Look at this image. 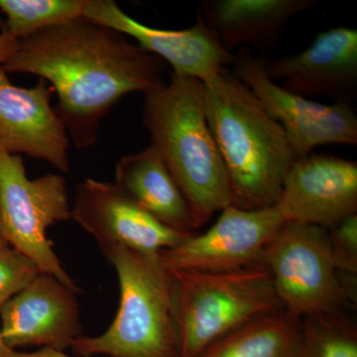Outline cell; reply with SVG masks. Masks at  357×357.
<instances>
[{
    "instance_id": "52a82bcc",
    "label": "cell",
    "mask_w": 357,
    "mask_h": 357,
    "mask_svg": "<svg viewBox=\"0 0 357 357\" xmlns=\"http://www.w3.org/2000/svg\"><path fill=\"white\" fill-rule=\"evenodd\" d=\"M284 311L301 319L340 312L356 301V287L335 267L328 230L284 222L263 253Z\"/></svg>"
},
{
    "instance_id": "7a4b0ae2",
    "label": "cell",
    "mask_w": 357,
    "mask_h": 357,
    "mask_svg": "<svg viewBox=\"0 0 357 357\" xmlns=\"http://www.w3.org/2000/svg\"><path fill=\"white\" fill-rule=\"evenodd\" d=\"M204 86V114L229 178L231 206L273 208L296 160L283 128L229 68Z\"/></svg>"
},
{
    "instance_id": "8992f818",
    "label": "cell",
    "mask_w": 357,
    "mask_h": 357,
    "mask_svg": "<svg viewBox=\"0 0 357 357\" xmlns=\"http://www.w3.org/2000/svg\"><path fill=\"white\" fill-rule=\"evenodd\" d=\"M72 215L67 180L60 174L28 178L22 157L0 142V230L7 244L75 292L81 294L53 246L47 229Z\"/></svg>"
},
{
    "instance_id": "4fadbf2b",
    "label": "cell",
    "mask_w": 357,
    "mask_h": 357,
    "mask_svg": "<svg viewBox=\"0 0 357 357\" xmlns=\"http://www.w3.org/2000/svg\"><path fill=\"white\" fill-rule=\"evenodd\" d=\"M79 294L40 273L0 307L2 340L11 349L40 347L65 351L83 337Z\"/></svg>"
},
{
    "instance_id": "ffe728a7",
    "label": "cell",
    "mask_w": 357,
    "mask_h": 357,
    "mask_svg": "<svg viewBox=\"0 0 357 357\" xmlns=\"http://www.w3.org/2000/svg\"><path fill=\"white\" fill-rule=\"evenodd\" d=\"M297 357H357L356 326L340 312L303 317Z\"/></svg>"
},
{
    "instance_id": "44dd1931",
    "label": "cell",
    "mask_w": 357,
    "mask_h": 357,
    "mask_svg": "<svg viewBox=\"0 0 357 357\" xmlns=\"http://www.w3.org/2000/svg\"><path fill=\"white\" fill-rule=\"evenodd\" d=\"M38 266L15 249L0 250V307L38 276Z\"/></svg>"
},
{
    "instance_id": "ba28073f",
    "label": "cell",
    "mask_w": 357,
    "mask_h": 357,
    "mask_svg": "<svg viewBox=\"0 0 357 357\" xmlns=\"http://www.w3.org/2000/svg\"><path fill=\"white\" fill-rule=\"evenodd\" d=\"M234 55L232 73L280 124L296 159L321 145H357V116L351 105H323L291 93L268 77L264 60L248 48Z\"/></svg>"
},
{
    "instance_id": "277c9868",
    "label": "cell",
    "mask_w": 357,
    "mask_h": 357,
    "mask_svg": "<svg viewBox=\"0 0 357 357\" xmlns=\"http://www.w3.org/2000/svg\"><path fill=\"white\" fill-rule=\"evenodd\" d=\"M102 252L119 278V306L109 328L77 338L70 349L91 357H178L172 274L159 256L116 245Z\"/></svg>"
},
{
    "instance_id": "d6986e66",
    "label": "cell",
    "mask_w": 357,
    "mask_h": 357,
    "mask_svg": "<svg viewBox=\"0 0 357 357\" xmlns=\"http://www.w3.org/2000/svg\"><path fill=\"white\" fill-rule=\"evenodd\" d=\"M86 0H0L6 16L2 27L14 39L23 40L35 33L84 17Z\"/></svg>"
},
{
    "instance_id": "2e32d148",
    "label": "cell",
    "mask_w": 357,
    "mask_h": 357,
    "mask_svg": "<svg viewBox=\"0 0 357 357\" xmlns=\"http://www.w3.org/2000/svg\"><path fill=\"white\" fill-rule=\"evenodd\" d=\"M316 6V0H204L197 18L230 53L251 47L266 54L292 18Z\"/></svg>"
},
{
    "instance_id": "5b68a950",
    "label": "cell",
    "mask_w": 357,
    "mask_h": 357,
    "mask_svg": "<svg viewBox=\"0 0 357 357\" xmlns=\"http://www.w3.org/2000/svg\"><path fill=\"white\" fill-rule=\"evenodd\" d=\"M171 274L178 357H197L249 321L284 311L263 262L234 271L181 270Z\"/></svg>"
},
{
    "instance_id": "ac0fdd59",
    "label": "cell",
    "mask_w": 357,
    "mask_h": 357,
    "mask_svg": "<svg viewBox=\"0 0 357 357\" xmlns=\"http://www.w3.org/2000/svg\"><path fill=\"white\" fill-rule=\"evenodd\" d=\"M299 344L300 319L280 311L241 326L197 357H297Z\"/></svg>"
},
{
    "instance_id": "9c48e42d",
    "label": "cell",
    "mask_w": 357,
    "mask_h": 357,
    "mask_svg": "<svg viewBox=\"0 0 357 357\" xmlns=\"http://www.w3.org/2000/svg\"><path fill=\"white\" fill-rule=\"evenodd\" d=\"M276 208L246 211L229 206L203 234L185 237L160 253L168 271L229 272L261 263L263 253L282 225Z\"/></svg>"
},
{
    "instance_id": "5bb4252c",
    "label": "cell",
    "mask_w": 357,
    "mask_h": 357,
    "mask_svg": "<svg viewBox=\"0 0 357 357\" xmlns=\"http://www.w3.org/2000/svg\"><path fill=\"white\" fill-rule=\"evenodd\" d=\"M264 69L291 93L326 96L352 107L357 96V30L335 27L319 33L300 53L264 60Z\"/></svg>"
},
{
    "instance_id": "30bf717a",
    "label": "cell",
    "mask_w": 357,
    "mask_h": 357,
    "mask_svg": "<svg viewBox=\"0 0 357 357\" xmlns=\"http://www.w3.org/2000/svg\"><path fill=\"white\" fill-rule=\"evenodd\" d=\"M70 220L96 239L100 251L121 245L159 256L191 236L159 222L115 183L95 178L77 184Z\"/></svg>"
},
{
    "instance_id": "8fae6325",
    "label": "cell",
    "mask_w": 357,
    "mask_h": 357,
    "mask_svg": "<svg viewBox=\"0 0 357 357\" xmlns=\"http://www.w3.org/2000/svg\"><path fill=\"white\" fill-rule=\"evenodd\" d=\"M84 17L135 40L141 48L170 66L174 74L204 84L210 83L236 60V55L223 48L199 18L187 29H158L130 17L114 0H86Z\"/></svg>"
},
{
    "instance_id": "6da1fadb",
    "label": "cell",
    "mask_w": 357,
    "mask_h": 357,
    "mask_svg": "<svg viewBox=\"0 0 357 357\" xmlns=\"http://www.w3.org/2000/svg\"><path fill=\"white\" fill-rule=\"evenodd\" d=\"M38 76L58 96L56 112L79 149L96 144L100 122L124 96L166 84L167 64L122 33L81 17L20 40L1 66Z\"/></svg>"
},
{
    "instance_id": "3957f363",
    "label": "cell",
    "mask_w": 357,
    "mask_h": 357,
    "mask_svg": "<svg viewBox=\"0 0 357 357\" xmlns=\"http://www.w3.org/2000/svg\"><path fill=\"white\" fill-rule=\"evenodd\" d=\"M203 82L171 73L145 95L143 124L199 227L231 206L229 178L204 114Z\"/></svg>"
},
{
    "instance_id": "7402d4cb",
    "label": "cell",
    "mask_w": 357,
    "mask_h": 357,
    "mask_svg": "<svg viewBox=\"0 0 357 357\" xmlns=\"http://www.w3.org/2000/svg\"><path fill=\"white\" fill-rule=\"evenodd\" d=\"M328 232L338 273L356 278L357 213L345 218Z\"/></svg>"
},
{
    "instance_id": "d4e9b609",
    "label": "cell",
    "mask_w": 357,
    "mask_h": 357,
    "mask_svg": "<svg viewBox=\"0 0 357 357\" xmlns=\"http://www.w3.org/2000/svg\"><path fill=\"white\" fill-rule=\"evenodd\" d=\"M8 347L4 344L3 340H2L1 333H0V357H6V354Z\"/></svg>"
},
{
    "instance_id": "7c38bea8",
    "label": "cell",
    "mask_w": 357,
    "mask_h": 357,
    "mask_svg": "<svg viewBox=\"0 0 357 357\" xmlns=\"http://www.w3.org/2000/svg\"><path fill=\"white\" fill-rule=\"evenodd\" d=\"M285 222L326 230L357 213V163L332 154L295 160L275 206Z\"/></svg>"
},
{
    "instance_id": "e0dca14e",
    "label": "cell",
    "mask_w": 357,
    "mask_h": 357,
    "mask_svg": "<svg viewBox=\"0 0 357 357\" xmlns=\"http://www.w3.org/2000/svg\"><path fill=\"white\" fill-rule=\"evenodd\" d=\"M114 183L167 227L187 234L201 229L165 162L152 145L121 157L115 165Z\"/></svg>"
},
{
    "instance_id": "9a60e30c",
    "label": "cell",
    "mask_w": 357,
    "mask_h": 357,
    "mask_svg": "<svg viewBox=\"0 0 357 357\" xmlns=\"http://www.w3.org/2000/svg\"><path fill=\"white\" fill-rule=\"evenodd\" d=\"M54 89L40 79L32 88L11 83L0 66V142L10 154H26L69 172L70 137L52 107Z\"/></svg>"
},
{
    "instance_id": "cb8c5ba5",
    "label": "cell",
    "mask_w": 357,
    "mask_h": 357,
    "mask_svg": "<svg viewBox=\"0 0 357 357\" xmlns=\"http://www.w3.org/2000/svg\"><path fill=\"white\" fill-rule=\"evenodd\" d=\"M6 357H72L66 354L64 351H56L52 349H40L32 352H23L15 349H7Z\"/></svg>"
},
{
    "instance_id": "603a6c76",
    "label": "cell",
    "mask_w": 357,
    "mask_h": 357,
    "mask_svg": "<svg viewBox=\"0 0 357 357\" xmlns=\"http://www.w3.org/2000/svg\"><path fill=\"white\" fill-rule=\"evenodd\" d=\"M1 26L0 30V66L6 64L16 51L18 47V40L11 37Z\"/></svg>"
},
{
    "instance_id": "484cf974",
    "label": "cell",
    "mask_w": 357,
    "mask_h": 357,
    "mask_svg": "<svg viewBox=\"0 0 357 357\" xmlns=\"http://www.w3.org/2000/svg\"><path fill=\"white\" fill-rule=\"evenodd\" d=\"M7 246H9L8 244H7L6 238H4L3 236H2L1 230H0V250L1 249L7 248Z\"/></svg>"
}]
</instances>
